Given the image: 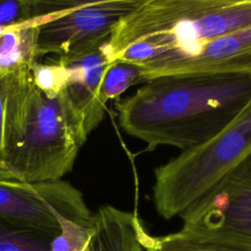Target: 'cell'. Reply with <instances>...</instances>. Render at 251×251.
<instances>
[{
  "mask_svg": "<svg viewBox=\"0 0 251 251\" xmlns=\"http://www.w3.org/2000/svg\"><path fill=\"white\" fill-rule=\"evenodd\" d=\"M251 104V74L184 73L150 78L116 100L122 129L146 143L181 151L217 136Z\"/></svg>",
  "mask_w": 251,
  "mask_h": 251,
  "instance_id": "cell-1",
  "label": "cell"
},
{
  "mask_svg": "<svg viewBox=\"0 0 251 251\" xmlns=\"http://www.w3.org/2000/svg\"><path fill=\"white\" fill-rule=\"evenodd\" d=\"M4 149L0 180L36 183L60 180L87 140L83 119L66 90L47 98L34 84L30 67L2 75Z\"/></svg>",
  "mask_w": 251,
  "mask_h": 251,
  "instance_id": "cell-2",
  "label": "cell"
},
{
  "mask_svg": "<svg viewBox=\"0 0 251 251\" xmlns=\"http://www.w3.org/2000/svg\"><path fill=\"white\" fill-rule=\"evenodd\" d=\"M251 25V0H141L106 42L109 62L141 67Z\"/></svg>",
  "mask_w": 251,
  "mask_h": 251,
  "instance_id": "cell-3",
  "label": "cell"
},
{
  "mask_svg": "<svg viewBox=\"0 0 251 251\" xmlns=\"http://www.w3.org/2000/svg\"><path fill=\"white\" fill-rule=\"evenodd\" d=\"M251 153V104L209 141L154 170L152 201L165 220L180 217Z\"/></svg>",
  "mask_w": 251,
  "mask_h": 251,
  "instance_id": "cell-4",
  "label": "cell"
},
{
  "mask_svg": "<svg viewBox=\"0 0 251 251\" xmlns=\"http://www.w3.org/2000/svg\"><path fill=\"white\" fill-rule=\"evenodd\" d=\"M0 217L21 226L61 232L59 218L92 226L94 213L79 189L60 179L36 183L0 180Z\"/></svg>",
  "mask_w": 251,
  "mask_h": 251,
  "instance_id": "cell-5",
  "label": "cell"
},
{
  "mask_svg": "<svg viewBox=\"0 0 251 251\" xmlns=\"http://www.w3.org/2000/svg\"><path fill=\"white\" fill-rule=\"evenodd\" d=\"M141 0L87 1L39 26L36 59L81 54L107 42L119 22Z\"/></svg>",
  "mask_w": 251,
  "mask_h": 251,
  "instance_id": "cell-6",
  "label": "cell"
},
{
  "mask_svg": "<svg viewBox=\"0 0 251 251\" xmlns=\"http://www.w3.org/2000/svg\"><path fill=\"white\" fill-rule=\"evenodd\" d=\"M180 219L183 229L251 242V153Z\"/></svg>",
  "mask_w": 251,
  "mask_h": 251,
  "instance_id": "cell-7",
  "label": "cell"
},
{
  "mask_svg": "<svg viewBox=\"0 0 251 251\" xmlns=\"http://www.w3.org/2000/svg\"><path fill=\"white\" fill-rule=\"evenodd\" d=\"M140 69L145 81L160 75L184 73L251 74V25L214 38L189 54L163 57Z\"/></svg>",
  "mask_w": 251,
  "mask_h": 251,
  "instance_id": "cell-8",
  "label": "cell"
},
{
  "mask_svg": "<svg viewBox=\"0 0 251 251\" xmlns=\"http://www.w3.org/2000/svg\"><path fill=\"white\" fill-rule=\"evenodd\" d=\"M56 60L68 71L66 93L82 117L85 130L89 134L100 125L106 111V105L99 94L104 72L110 63L106 42L92 51L58 57Z\"/></svg>",
  "mask_w": 251,
  "mask_h": 251,
  "instance_id": "cell-9",
  "label": "cell"
},
{
  "mask_svg": "<svg viewBox=\"0 0 251 251\" xmlns=\"http://www.w3.org/2000/svg\"><path fill=\"white\" fill-rule=\"evenodd\" d=\"M142 224L136 212L103 205L94 213L87 251H144L139 238Z\"/></svg>",
  "mask_w": 251,
  "mask_h": 251,
  "instance_id": "cell-10",
  "label": "cell"
},
{
  "mask_svg": "<svg viewBox=\"0 0 251 251\" xmlns=\"http://www.w3.org/2000/svg\"><path fill=\"white\" fill-rule=\"evenodd\" d=\"M139 238L144 251H251L249 241L182 228L166 235H152L144 224Z\"/></svg>",
  "mask_w": 251,
  "mask_h": 251,
  "instance_id": "cell-11",
  "label": "cell"
},
{
  "mask_svg": "<svg viewBox=\"0 0 251 251\" xmlns=\"http://www.w3.org/2000/svg\"><path fill=\"white\" fill-rule=\"evenodd\" d=\"M70 10L37 18L23 25L5 29L0 34V75H6L24 67H30L37 61L36 45L39 26L58 19Z\"/></svg>",
  "mask_w": 251,
  "mask_h": 251,
  "instance_id": "cell-12",
  "label": "cell"
},
{
  "mask_svg": "<svg viewBox=\"0 0 251 251\" xmlns=\"http://www.w3.org/2000/svg\"><path fill=\"white\" fill-rule=\"evenodd\" d=\"M58 231L21 226L0 217V251H51Z\"/></svg>",
  "mask_w": 251,
  "mask_h": 251,
  "instance_id": "cell-13",
  "label": "cell"
},
{
  "mask_svg": "<svg viewBox=\"0 0 251 251\" xmlns=\"http://www.w3.org/2000/svg\"><path fill=\"white\" fill-rule=\"evenodd\" d=\"M145 82L141 69L132 63L116 60L107 66L100 86V99L106 105L109 100L120 99L130 86Z\"/></svg>",
  "mask_w": 251,
  "mask_h": 251,
  "instance_id": "cell-14",
  "label": "cell"
},
{
  "mask_svg": "<svg viewBox=\"0 0 251 251\" xmlns=\"http://www.w3.org/2000/svg\"><path fill=\"white\" fill-rule=\"evenodd\" d=\"M47 2L48 0H0V27L20 26L51 15Z\"/></svg>",
  "mask_w": 251,
  "mask_h": 251,
  "instance_id": "cell-15",
  "label": "cell"
},
{
  "mask_svg": "<svg viewBox=\"0 0 251 251\" xmlns=\"http://www.w3.org/2000/svg\"><path fill=\"white\" fill-rule=\"evenodd\" d=\"M30 72L36 87L49 99L60 95L67 87L69 74L65 66L54 60L52 63L35 61Z\"/></svg>",
  "mask_w": 251,
  "mask_h": 251,
  "instance_id": "cell-16",
  "label": "cell"
},
{
  "mask_svg": "<svg viewBox=\"0 0 251 251\" xmlns=\"http://www.w3.org/2000/svg\"><path fill=\"white\" fill-rule=\"evenodd\" d=\"M61 232L52 240L51 251H87L93 226H85L65 218H59Z\"/></svg>",
  "mask_w": 251,
  "mask_h": 251,
  "instance_id": "cell-17",
  "label": "cell"
},
{
  "mask_svg": "<svg viewBox=\"0 0 251 251\" xmlns=\"http://www.w3.org/2000/svg\"><path fill=\"white\" fill-rule=\"evenodd\" d=\"M4 149V89L2 75H0V157Z\"/></svg>",
  "mask_w": 251,
  "mask_h": 251,
  "instance_id": "cell-18",
  "label": "cell"
},
{
  "mask_svg": "<svg viewBox=\"0 0 251 251\" xmlns=\"http://www.w3.org/2000/svg\"><path fill=\"white\" fill-rule=\"evenodd\" d=\"M5 29H7V28H1V27H0V34H1Z\"/></svg>",
  "mask_w": 251,
  "mask_h": 251,
  "instance_id": "cell-19",
  "label": "cell"
}]
</instances>
